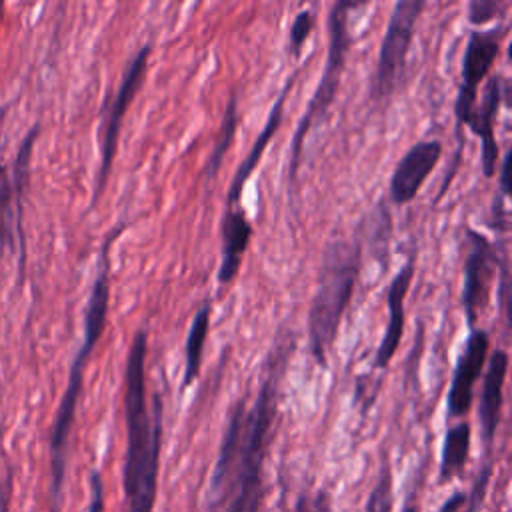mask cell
Listing matches in <instances>:
<instances>
[{
	"label": "cell",
	"mask_w": 512,
	"mask_h": 512,
	"mask_svg": "<svg viewBox=\"0 0 512 512\" xmlns=\"http://www.w3.org/2000/svg\"><path fill=\"white\" fill-rule=\"evenodd\" d=\"M146 350L148 330L140 328L128 350L124 370V418L126 458L124 494L128 512H152L158 486L160 442H162V400L152 398V412L146 404Z\"/></svg>",
	"instance_id": "cell-1"
},
{
	"label": "cell",
	"mask_w": 512,
	"mask_h": 512,
	"mask_svg": "<svg viewBox=\"0 0 512 512\" xmlns=\"http://www.w3.org/2000/svg\"><path fill=\"white\" fill-rule=\"evenodd\" d=\"M122 230L118 226L112 236L106 238L100 254V266L96 280L90 290L88 306H86V316H84V338L82 344L72 360L70 366V376H68V386L62 394L60 406L56 410L52 434H50V464H52V512L60 510V496H62V486H64V476H66V456H68V438L70 430L74 424L76 416V406L78 398L82 392V380H84V370L86 362L98 344L104 328H106V316H108V302H110V258H108V248L114 240V236Z\"/></svg>",
	"instance_id": "cell-2"
},
{
	"label": "cell",
	"mask_w": 512,
	"mask_h": 512,
	"mask_svg": "<svg viewBox=\"0 0 512 512\" xmlns=\"http://www.w3.org/2000/svg\"><path fill=\"white\" fill-rule=\"evenodd\" d=\"M288 358L290 346H280L270 354V366L266 368L256 400L250 410L246 408L240 448L230 472L234 474V490L226 512H258L262 496V466L278 410L280 378L286 370Z\"/></svg>",
	"instance_id": "cell-3"
},
{
	"label": "cell",
	"mask_w": 512,
	"mask_h": 512,
	"mask_svg": "<svg viewBox=\"0 0 512 512\" xmlns=\"http://www.w3.org/2000/svg\"><path fill=\"white\" fill-rule=\"evenodd\" d=\"M360 244L350 240L328 242L318 270V286L308 310V334L314 360L324 368L336 340L360 274Z\"/></svg>",
	"instance_id": "cell-4"
},
{
	"label": "cell",
	"mask_w": 512,
	"mask_h": 512,
	"mask_svg": "<svg viewBox=\"0 0 512 512\" xmlns=\"http://www.w3.org/2000/svg\"><path fill=\"white\" fill-rule=\"evenodd\" d=\"M364 6V2H350V0H340L336 4H332L330 8V16H328V56H326V64L320 76V82L314 90V96L304 112V116L300 118L294 138H292V150H290V178H296V170L300 166V158H302V150H304V140L308 130L312 128L314 120H318L334 102L336 92H338V84H340V76L344 70V62H346V54L350 50L352 44V36L348 32V16L352 10Z\"/></svg>",
	"instance_id": "cell-5"
},
{
	"label": "cell",
	"mask_w": 512,
	"mask_h": 512,
	"mask_svg": "<svg viewBox=\"0 0 512 512\" xmlns=\"http://www.w3.org/2000/svg\"><path fill=\"white\" fill-rule=\"evenodd\" d=\"M424 8V0H400L394 4L380 44L372 88L374 98H388L404 80L410 44L414 40V30Z\"/></svg>",
	"instance_id": "cell-6"
},
{
	"label": "cell",
	"mask_w": 512,
	"mask_h": 512,
	"mask_svg": "<svg viewBox=\"0 0 512 512\" xmlns=\"http://www.w3.org/2000/svg\"><path fill=\"white\" fill-rule=\"evenodd\" d=\"M150 44L140 46V50L130 58L120 86L106 110V120L102 126V162H100V170H98V182H96V190H94V198H92V206L96 204V200L100 198V194L104 192V186L108 182L110 170H112V162L116 156V148H118V136H120V128H122V120L124 114L128 112V106L132 104L134 96L138 94L140 86L144 84V76L148 70V60H150Z\"/></svg>",
	"instance_id": "cell-7"
},
{
	"label": "cell",
	"mask_w": 512,
	"mask_h": 512,
	"mask_svg": "<svg viewBox=\"0 0 512 512\" xmlns=\"http://www.w3.org/2000/svg\"><path fill=\"white\" fill-rule=\"evenodd\" d=\"M508 26H496L490 30L470 32L464 58H462V82L456 96L454 112L460 124H470L478 106V86L488 76L494 60L500 54V44Z\"/></svg>",
	"instance_id": "cell-8"
},
{
	"label": "cell",
	"mask_w": 512,
	"mask_h": 512,
	"mask_svg": "<svg viewBox=\"0 0 512 512\" xmlns=\"http://www.w3.org/2000/svg\"><path fill=\"white\" fill-rule=\"evenodd\" d=\"M470 250L464 260V290L462 306L470 330H474L476 320L486 310L490 300V288L494 272L498 266V256L494 246L476 230H468Z\"/></svg>",
	"instance_id": "cell-9"
},
{
	"label": "cell",
	"mask_w": 512,
	"mask_h": 512,
	"mask_svg": "<svg viewBox=\"0 0 512 512\" xmlns=\"http://www.w3.org/2000/svg\"><path fill=\"white\" fill-rule=\"evenodd\" d=\"M488 350H490L488 332L482 328L470 330V336L466 338V344L458 356V362L452 374V384L448 390L450 418H460L468 414L474 398V386L486 366Z\"/></svg>",
	"instance_id": "cell-10"
},
{
	"label": "cell",
	"mask_w": 512,
	"mask_h": 512,
	"mask_svg": "<svg viewBox=\"0 0 512 512\" xmlns=\"http://www.w3.org/2000/svg\"><path fill=\"white\" fill-rule=\"evenodd\" d=\"M442 156L440 140H422L408 148V152L398 160L390 176V198L394 204L404 206L416 198L422 184L436 168Z\"/></svg>",
	"instance_id": "cell-11"
},
{
	"label": "cell",
	"mask_w": 512,
	"mask_h": 512,
	"mask_svg": "<svg viewBox=\"0 0 512 512\" xmlns=\"http://www.w3.org/2000/svg\"><path fill=\"white\" fill-rule=\"evenodd\" d=\"M412 278H414V260H408L400 268V272H396L392 282L388 284V290H386L388 322H386L384 336H382V340H380V344L374 352V360H372L374 370L386 368L390 364V360L394 358L400 342H402L404 318H406V304L404 302H406Z\"/></svg>",
	"instance_id": "cell-12"
},
{
	"label": "cell",
	"mask_w": 512,
	"mask_h": 512,
	"mask_svg": "<svg viewBox=\"0 0 512 512\" xmlns=\"http://www.w3.org/2000/svg\"><path fill=\"white\" fill-rule=\"evenodd\" d=\"M222 262L218 268V282L230 284L242 266V258L250 246L252 224L240 204L226 208L222 216Z\"/></svg>",
	"instance_id": "cell-13"
},
{
	"label": "cell",
	"mask_w": 512,
	"mask_h": 512,
	"mask_svg": "<svg viewBox=\"0 0 512 512\" xmlns=\"http://www.w3.org/2000/svg\"><path fill=\"white\" fill-rule=\"evenodd\" d=\"M508 372V352L506 350H494L490 354V360L486 364L482 394H480V408H478V420H480V432L486 446L492 444L498 422H500V410L504 400V382Z\"/></svg>",
	"instance_id": "cell-14"
},
{
	"label": "cell",
	"mask_w": 512,
	"mask_h": 512,
	"mask_svg": "<svg viewBox=\"0 0 512 512\" xmlns=\"http://www.w3.org/2000/svg\"><path fill=\"white\" fill-rule=\"evenodd\" d=\"M502 78L494 76L488 80L486 90H484V98L482 102L476 106V112L470 120V128L476 136H480L482 142V150H480V158H482V172L486 178H492L496 168H498V144H496V134H494V122L498 116V108L502 102Z\"/></svg>",
	"instance_id": "cell-15"
},
{
	"label": "cell",
	"mask_w": 512,
	"mask_h": 512,
	"mask_svg": "<svg viewBox=\"0 0 512 512\" xmlns=\"http://www.w3.org/2000/svg\"><path fill=\"white\" fill-rule=\"evenodd\" d=\"M296 74H298V72H294V74L288 78V82L284 84V88L280 90V94H278V98L274 100V106H272V110H270V114H268L266 124L262 126L258 138L254 140V144H252V148H250V152H248L246 158L240 162L238 170L234 172V178H232V182H230L228 196H226V198H228V206L240 202V194H242L244 184L248 182V178L252 176L254 168L258 166V162H260V158H262L266 146L270 144L272 136L278 132V126H280L282 116H284V102H286V98H288V94H290V90H292V86H294Z\"/></svg>",
	"instance_id": "cell-16"
},
{
	"label": "cell",
	"mask_w": 512,
	"mask_h": 512,
	"mask_svg": "<svg viewBox=\"0 0 512 512\" xmlns=\"http://www.w3.org/2000/svg\"><path fill=\"white\" fill-rule=\"evenodd\" d=\"M244 414H246V400L240 398L228 418L224 436H222V444H220V452L216 458V466L210 478V492L212 494H220L224 482L230 478V472L234 468L236 462V454L240 448V436H242V424H244Z\"/></svg>",
	"instance_id": "cell-17"
},
{
	"label": "cell",
	"mask_w": 512,
	"mask_h": 512,
	"mask_svg": "<svg viewBox=\"0 0 512 512\" xmlns=\"http://www.w3.org/2000/svg\"><path fill=\"white\" fill-rule=\"evenodd\" d=\"M40 132V126L34 124L28 134L24 136L20 148H18V154H16V160H14V168H12V178H10V184H12V194H14V200H16V236H18V244H20V276L24 274V260H26V244H24V232H22V194H24V188L28 184V176H30V158H32V148H34V140Z\"/></svg>",
	"instance_id": "cell-18"
},
{
	"label": "cell",
	"mask_w": 512,
	"mask_h": 512,
	"mask_svg": "<svg viewBox=\"0 0 512 512\" xmlns=\"http://www.w3.org/2000/svg\"><path fill=\"white\" fill-rule=\"evenodd\" d=\"M210 300L204 302L198 312L192 318L188 338H186V348H184V378H182V388H188L200 374V364H202V352L206 344V336L210 332Z\"/></svg>",
	"instance_id": "cell-19"
},
{
	"label": "cell",
	"mask_w": 512,
	"mask_h": 512,
	"mask_svg": "<svg viewBox=\"0 0 512 512\" xmlns=\"http://www.w3.org/2000/svg\"><path fill=\"white\" fill-rule=\"evenodd\" d=\"M470 442H472V428L466 420L446 430L444 444H442V458H440V480H450L466 468V462L470 456Z\"/></svg>",
	"instance_id": "cell-20"
},
{
	"label": "cell",
	"mask_w": 512,
	"mask_h": 512,
	"mask_svg": "<svg viewBox=\"0 0 512 512\" xmlns=\"http://www.w3.org/2000/svg\"><path fill=\"white\" fill-rule=\"evenodd\" d=\"M236 124H238V100L236 96L232 94L230 100H228V106H226V112H224V122H222V130H220V136L216 140V146L208 158V166H206V176L208 178H214L220 164H222V158L232 142V136L236 132Z\"/></svg>",
	"instance_id": "cell-21"
},
{
	"label": "cell",
	"mask_w": 512,
	"mask_h": 512,
	"mask_svg": "<svg viewBox=\"0 0 512 512\" xmlns=\"http://www.w3.org/2000/svg\"><path fill=\"white\" fill-rule=\"evenodd\" d=\"M12 184L6 166L0 162V248L14 250V220H12Z\"/></svg>",
	"instance_id": "cell-22"
},
{
	"label": "cell",
	"mask_w": 512,
	"mask_h": 512,
	"mask_svg": "<svg viewBox=\"0 0 512 512\" xmlns=\"http://www.w3.org/2000/svg\"><path fill=\"white\" fill-rule=\"evenodd\" d=\"M394 496H392V468L388 458H384L378 482L374 484L368 500H366V512H392Z\"/></svg>",
	"instance_id": "cell-23"
},
{
	"label": "cell",
	"mask_w": 512,
	"mask_h": 512,
	"mask_svg": "<svg viewBox=\"0 0 512 512\" xmlns=\"http://www.w3.org/2000/svg\"><path fill=\"white\" fill-rule=\"evenodd\" d=\"M312 28H314V14L310 10H300L290 26V32H288V50L294 56H298L302 52V46L308 40Z\"/></svg>",
	"instance_id": "cell-24"
},
{
	"label": "cell",
	"mask_w": 512,
	"mask_h": 512,
	"mask_svg": "<svg viewBox=\"0 0 512 512\" xmlns=\"http://www.w3.org/2000/svg\"><path fill=\"white\" fill-rule=\"evenodd\" d=\"M504 10H506V2L472 0V2H468V20L476 26H482V24H488L490 20L502 16Z\"/></svg>",
	"instance_id": "cell-25"
},
{
	"label": "cell",
	"mask_w": 512,
	"mask_h": 512,
	"mask_svg": "<svg viewBox=\"0 0 512 512\" xmlns=\"http://www.w3.org/2000/svg\"><path fill=\"white\" fill-rule=\"evenodd\" d=\"M294 512H332L330 494L324 492V490H318V492L312 494V496L302 494V496H298V500H296Z\"/></svg>",
	"instance_id": "cell-26"
},
{
	"label": "cell",
	"mask_w": 512,
	"mask_h": 512,
	"mask_svg": "<svg viewBox=\"0 0 512 512\" xmlns=\"http://www.w3.org/2000/svg\"><path fill=\"white\" fill-rule=\"evenodd\" d=\"M88 512H104V484L98 470L90 472V504Z\"/></svg>",
	"instance_id": "cell-27"
},
{
	"label": "cell",
	"mask_w": 512,
	"mask_h": 512,
	"mask_svg": "<svg viewBox=\"0 0 512 512\" xmlns=\"http://www.w3.org/2000/svg\"><path fill=\"white\" fill-rule=\"evenodd\" d=\"M500 194L508 196L510 194V150L504 154L502 162H500Z\"/></svg>",
	"instance_id": "cell-28"
},
{
	"label": "cell",
	"mask_w": 512,
	"mask_h": 512,
	"mask_svg": "<svg viewBox=\"0 0 512 512\" xmlns=\"http://www.w3.org/2000/svg\"><path fill=\"white\" fill-rule=\"evenodd\" d=\"M466 504V494L464 492H454L440 508V512H458Z\"/></svg>",
	"instance_id": "cell-29"
},
{
	"label": "cell",
	"mask_w": 512,
	"mask_h": 512,
	"mask_svg": "<svg viewBox=\"0 0 512 512\" xmlns=\"http://www.w3.org/2000/svg\"><path fill=\"white\" fill-rule=\"evenodd\" d=\"M0 512H8V500H6V496H0Z\"/></svg>",
	"instance_id": "cell-30"
},
{
	"label": "cell",
	"mask_w": 512,
	"mask_h": 512,
	"mask_svg": "<svg viewBox=\"0 0 512 512\" xmlns=\"http://www.w3.org/2000/svg\"><path fill=\"white\" fill-rule=\"evenodd\" d=\"M402 512H418V508H416L414 504H410V506H406Z\"/></svg>",
	"instance_id": "cell-31"
},
{
	"label": "cell",
	"mask_w": 512,
	"mask_h": 512,
	"mask_svg": "<svg viewBox=\"0 0 512 512\" xmlns=\"http://www.w3.org/2000/svg\"><path fill=\"white\" fill-rule=\"evenodd\" d=\"M2 8H4V4H2V2H0V16H2Z\"/></svg>",
	"instance_id": "cell-32"
}]
</instances>
